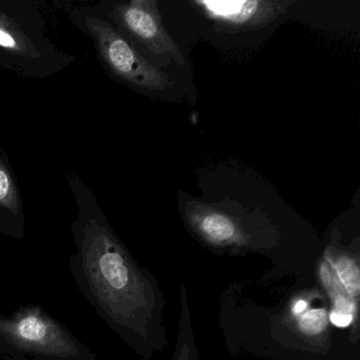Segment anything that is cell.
<instances>
[{"label":"cell","mask_w":360,"mask_h":360,"mask_svg":"<svg viewBox=\"0 0 360 360\" xmlns=\"http://www.w3.org/2000/svg\"><path fill=\"white\" fill-rule=\"evenodd\" d=\"M307 307H309V303L307 301L303 300V299H299L296 302L292 305V311L296 317H299L301 314L304 313L307 309Z\"/></svg>","instance_id":"12"},{"label":"cell","mask_w":360,"mask_h":360,"mask_svg":"<svg viewBox=\"0 0 360 360\" xmlns=\"http://www.w3.org/2000/svg\"><path fill=\"white\" fill-rule=\"evenodd\" d=\"M297 318H299V328L304 334H320L328 326V311L324 309H309Z\"/></svg>","instance_id":"9"},{"label":"cell","mask_w":360,"mask_h":360,"mask_svg":"<svg viewBox=\"0 0 360 360\" xmlns=\"http://www.w3.org/2000/svg\"><path fill=\"white\" fill-rule=\"evenodd\" d=\"M337 279L349 297H357L360 290V273L353 259L340 257L334 264Z\"/></svg>","instance_id":"7"},{"label":"cell","mask_w":360,"mask_h":360,"mask_svg":"<svg viewBox=\"0 0 360 360\" xmlns=\"http://www.w3.org/2000/svg\"><path fill=\"white\" fill-rule=\"evenodd\" d=\"M191 218L200 233L210 241L224 243L231 241L237 235L235 221L229 214L210 206L195 204L191 210Z\"/></svg>","instance_id":"6"},{"label":"cell","mask_w":360,"mask_h":360,"mask_svg":"<svg viewBox=\"0 0 360 360\" xmlns=\"http://www.w3.org/2000/svg\"><path fill=\"white\" fill-rule=\"evenodd\" d=\"M0 356L34 360H98L96 354L39 305L0 314Z\"/></svg>","instance_id":"2"},{"label":"cell","mask_w":360,"mask_h":360,"mask_svg":"<svg viewBox=\"0 0 360 360\" xmlns=\"http://www.w3.org/2000/svg\"><path fill=\"white\" fill-rule=\"evenodd\" d=\"M77 252L69 269L75 285L94 313L129 341L146 330V281L108 225L98 217L75 229Z\"/></svg>","instance_id":"1"},{"label":"cell","mask_w":360,"mask_h":360,"mask_svg":"<svg viewBox=\"0 0 360 360\" xmlns=\"http://www.w3.org/2000/svg\"><path fill=\"white\" fill-rule=\"evenodd\" d=\"M0 360H3V359H1V358H0Z\"/></svg>","instance_id":"14"},{"label":"cell","mask_w":360,"mask_h":360,"mask_svg":"<svg viewBox=\"0 0 360 360\" xmlns=\"http://www.w3.org/2000/svg\"><path fill=\"white\" fill-rule=\"evenodd\" d=\"M3 360H29L25 358H3Z\"/></svg>","instance_id":"13"},{"label":"cell","mask_w":360,"mask_h":360,"mask_svg":"<svg viewBox=\"0 0 360 360\" xmlns=\"http://www.w3.org/2000/svg\"><path fill=\"white\" fill-rule=\"evenodd\" d=\"M328 318L334 326H338V328H347L353 322L354 316L347 313H341V311H333L332 309Z\"/></svg>","instance_id":"11"},{"label":"cell","mask_w":360,"mask_h":360,"mask_svg":"<svg viewBox=\"0 0 360 360\" xmlns=\"http://www.w3.org/2000/svg\"><path fill=\"white\" fill-rule=\"evenodd\" d=\"M193 5L204 18L217 26L226 30L244 31L271 24L285 14L292 3L277 0H195Z\"/></svg>","instance_id":"5"},{"label":"cell","mask_w":360,"mask_h":360,"mask_svg":"<svg viewBox=\"0 0 360 360\" xmlns=\"http://www.w3.org/2000/svg\"><path fill=\"white\" fill-rule=\"evenodd\" d=\"M0 207L9 210L14 216L20 214V202L11 176L5 164L0 161Z\"/></svg>","instance_id":"8"},{"label":"cell","mask_w":360,"mask_h":360,"mask_svg":"<svg viewBox=\"0 0 360 360\" xmlns=\"http://www.w3.org/2000/svg\"><path fill=\"white\" fill-rule=\"evenodd\" d=\"M0 46L18 52L26 50V45L16 37L13 30L8 28L3 20H0Z\"/></svg>","instance_id":"10"},{"label":"cell","mask_w":360,"mask_h":360,"mask_svg":"<svg viewBox=\"0 0 360 360\" xmlns=\"http://www.w3.org/2000/svg\"><path fill=\"white\" fill-rule=\"evenodd\" d=\"M86 24L96 37L103 58L117 77L146 91L163 94L170 90L174 85L172 79L134 49L108 22L88 18Z\"/></svg>","instance_id":"3"},{"label":"cell","mask_w":360,"mask_h":360,"mask_svg":"<svg viewBox=\"0 0 360 360\" xmlns=\"http://www.w3.org/2000/svg\"><path fill=\"white\" fill-rule=\"evenodd\" d=\"M117 20L139 43L166 64L184 65L182 52L166 30L155 0H134L115 9Z\"/></svg>","instance_id":"4"}]
</instances>
